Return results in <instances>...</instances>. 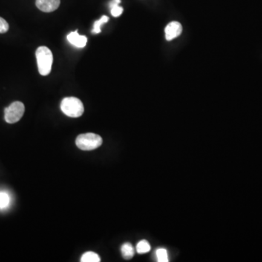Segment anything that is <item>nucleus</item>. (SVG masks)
<instances>
[{
  "label": "nucleus",
  "mask_w": 262,
  "mask_h": 262,
  "mask_svg": "<svg viewBox=\"0 0 262 262\" xmlns=\"http://www.w3.org/2000/svg\"><path fill=\"white\" fill-rule=\"evenodd\" d=\"M36 57L39 74L42 76H47L50 73L53 65V56L51 50L44 46L38 47Z\"/></svg>",
  "instance_id": "1"
},
{
  "label": "nucleus",
  "mask_w": 262,
  "mask_h": 262,
  "mask_svg": "<svg viewBox=\"0 0 262 262\" xmlns=\"http://www.w3.org/2000/svg\"><path fill=\"white\" fill-rule=\"evenodd\" d=\"M61 110L64 114L70 117H79L83 114L84 106L77 98L67 97L61 102Z\"/></svg>",
  "instance_id": "2"
},
{
  "label": "nucleus",
  "mask_w": 262,
  "mask_h": 262,
  "mask_svg": "<svg viewBox=\"0 0 262 262\" xmlns=\"http://www.w3.org/2000/svg\"><path fill=\"white\" fill-rule=\"evenodd\" d=\"M102 143V138L99 135L92 133L79 135L76 139V147L84 151L96 150L100 147Z\"/></svg>",
  "instance_id": "3"
},
{
  "label": "nucleus",
  "mask_w": 262,
  "mask_h": 262,
  "mask_svg": "<svg viewBox=\"0 0 262 262\" xmlns=\"http://www.w3.org/2000/svg\"><path fill=\"white\" fill-rule=\"evenodd\" d=\"M24 112H25V107L22 102L12 103L4 110V119L7 123H15L22 118Z\"/></svg>",
  "instance_id": "4"
},
{
  "label": "nucleus",
  "mask_w": 262,
  "mask_h": 262,
  "mask_svg": "<svg viewBox=\"0 0 262 262\" xmlns=\"http://www.w3.org/2000/svg\"><path fill=\"white\" fill-rule=\"evenodd\" d=\"M61 0H36V6L41 11L51 13L59 7Z\"/></svg>",
  "instance_id": "5"
},
{
  "label": "nucleus",
  "mask_w": 262,
  "mask_h": 262,
  "mask_svg": "<svg viewBox=\"0 0 262 262\" xmlns=\"http://www.w3.org/2000/svg\"><path fill=\"white\" fill-rule=\"evenodd\" d=\"M166 40L171 41L182 33V26L177 21H173L167 25L165 29Z\"/></svg>",
  "instance_id": "6"
},
{
  "label": "nucleus",
  "mask_w": 262,
  "mask_h": 262,
  "mask_svg": "<svg viewBox=\"0 0 262 262\" xmlns=\"http://www.w3.org/2000/svg\"><path fill=\"white\" fill-rule=\"evenodd\" d=\"M67 39L70 43L73 44L75 47L82 48L86 45L87 38L85 36H81L78 34L77 31L71 32L67 36Z\"/></svg>",
  "instance_id": "7"
},
{
  "label": "nucleus",
  "mask_w": 262,
  "mask_h": 262,
  "mask_svg": "<svg viewBox=\"0 0 262 262\" xmlns=\"http://www.w3.org/2000/svg\"><path fill=\"white\" fill-rule=\"evenodd\" d=\"M121 253H122V257H123L125 260H131V259L134 257V248L133 247L131 243H124V244L122 245V247H121Z\"/></svg>",
  "instance_id": "8"
},
{
  "label": "nucleus",
  "mask_w": 262,
  "mask_h": 262,
  "mask_svg": "<svg viewBox=\"0 0 262 262\" xmlns=\"http://www.w3.org/2000/svg\"><path fill=\"white\" fill-rule=\"evenodd\" d=\"M82 262H101L100 257L94 252H86L81 257Z\"/></svg>",
  "instance_id": "9"
},
{
  "label": "nucleus",
  "mask_w": 262,
  "mask_h": 262,
  "mask_svg": "<svg viewBox=\"0 0 262 262\" xmlns=\"http://www.w3.org/2000/svg\"><path fill=\"white\" fill-rule=\"evenodd\" d=\"M150 250H151V246L149 242L145 240H141L136 246V251L140 254H147L150 252Z\"/></svg>",
  "instance_id": "10"
},
{
  "label": "nucleus",
  "mask_w": 262,
  "mask_h": 262,
  "mask_svg": "<svg viewBox=\"0 0 262 262\" xmlns=\"http://www.w3.org/2000/svg\"><path fill=\"white\" fill-rule=\"evenodd\" d=\"M109 19H110V18H109L108 16H107V15H103L100 19L95 21L93 32H93V34L101 33V32H102V31H101V27H102V25H104V24H106V23L108 22Z\"/></svg>",
  "instance_id": "11"
},
{
  "label": "nucleus",
  "mask_w": 262,
  "mask_h": 262,
  "mask_svg": "<svg viewBox=\"0 0 262 262\" xmlns=\"http://www.w3.org/2000/svg\"><path fill=\"white\" fill-rule=\"evenodd\" d=\"M156 257H157V262H168V251L165 248H160L156 251Z\"/></svg>",
  "instance_id": "12"
},
{
  "label": "nucleus",
  "mask_w": 262,
  "mask_h": 262,
  "mask_svg": "<svg viewBox=\"0 0 262 262\" xmlns=\"http://www.w3.org/2000/svg\"><path fill=\"white\" fill-rule=\"evenodd\" d=\"M10 203V197L5 192H0V208L8 206Z\"/></svg>",
  "instance_id": "13"
},
{
  "label": "nucleus",
  "mask_w": 262,
  "mask_h": 262,
  "mask_svg": "<svg viewBox=\"0 0 262 262\" xmlns=\"http://www.w3.org/2000/svg\"><path fill=\"white\" fill-rule=\"evenodd\" d=\"M9 24L5 20L0 17V34L6 33L8 31Z\"/></svg>",
  "instance_id": "14"
},
{
  "label": "nucleus",
  "mask_w": 262,
  "mask_h": 262,
  "mask_svg": "<svg viewBox=\"0 0 262 262\" xmlns=\"http://www.w3.org/2000/svg\"><path fill=\"white\" fill-rule=\"evenodd\" d=\"M122 12H123V8L119 5L114 6V7H112L111 8L112 15L114 17L120 16L122 15Z\"/></svg>",
  "instance_id": "15"
},
{
  "label": "nucleus",
  "mask_w": 262,
  "mask_h": 262,
  "mask_svg": "<svg viewBox=\"0 0 262 262\" xmlns=\"http://www.w3.org/2000/svg\"><path fill=\"white\" fill-rule=\"evenodd\" d=\"M121 2V0H111L110 2V9L112 7H114L116 5H119V3Z\"/></svg>",
  "instance_id": "16"
}]
</instances>
